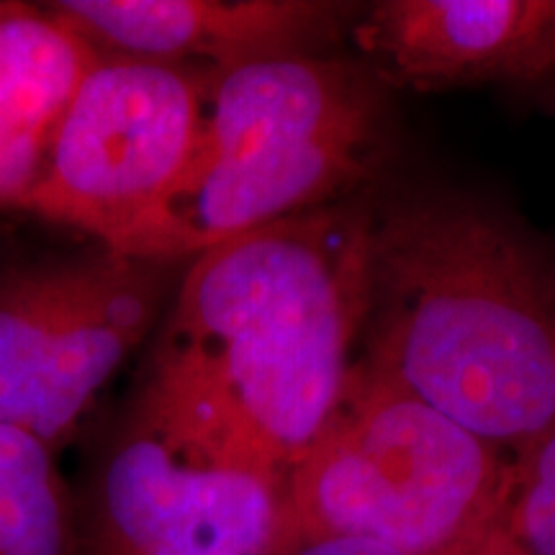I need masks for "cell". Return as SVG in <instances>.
Masks as SVG:
<instances>
[{
    "label": "cell",
    "mask_w": 555,
    "mask_h": 555,
    "mask_svg": "<svg viewBox=\"0 0 555 555\" xmlns=\"http://www.w3.org/2000/svg\"><path fill=\"white\" fill-rule=\"evenodd\" d=\"M512 457L356 365L286 481L288 538H345L399 555H519Z\"/></svg>",
    "instance_id": "4"
},
{
    "label": "cell",
    "mask_w": 555,
    "mask_h": 555,
    "mask_svg": "<svg viewBox=\"0 0 555 555\" xmlns=\"http://www.w3.org/2000/svg\"><path fill=\"white\" fill-rule=\"evenodd\" d=\"M50 9L101 57L193 69L330 52L358 13L322 0H57Z\"/></svg>",
    "instance_id": "9"
},
{
    "label": "cell",
    "mask_w": 555,
    "mask_h": 555,
    "mask_svg": "<svg viewBox=\"0 0 555 555\" xmlns=\"http://www.w3.org/2000/svg\"><path fill=\"white\" fill-rule=\"evenodd\" d=\"M208 73L99 57L69 103L24 211L119 253L185 168Z\"/></svg>",
    "instance_id": "7"
},
{
    "label": "cell",
    "mask_w": 555,
    "mask_h": 555,
    "mask_svg": "<svg viewBox=\"0 0 555 555\" xmlns=\"http://www.w3.org/2000/svg\"><path fill=\"white\" fill-rule=\"evenodd\" d=\"M543 93H545V99L551 101V106L555 108V78L545 82V90H543Z\"/></svg>",
    "instance_id": "14"
},
{
    "label": "cell",
    "mask_w": 555,
    "mask_h": 555,
    "mask_svg": "<svg viewBox=\"0 0 555 555\" xmlns=\"http://www.w3.org/2000/svg\"><path fill=\"white\" fill-rule=\"evenodd\" d=\"M99 57L50 5L0 0V214L24 211Z\"/></svg>",
    "instance_id": "10"
},
{
    "label": "cell",
    "mask_w": 555,
    "mask_h": 555,
    "mask_svg": "<svg viewBox=\"0 0 555 555\" xmlns=\"http://www.w3.org/2000/svg\"><path fill=\"white\" fill-rule=\"evenodd\" d=\"M358 365L517 457L555 427V309L509 221L457 196L373 214Z\"/></svg>",
    "instance_id": "2"
},
{
    "label": "cell",
    "mask_w": 555,
    "mask_h": 555,
    "mask_svg": "<svg viewBox=\"0 0 555 555\" xmlns=\"http://www.w3.org/2000/svg\"><path fill=\"white\" fill-rule=\"evenodd\" d=\"M0 555H82L57 450L11 425H0Z\"/></svg>",
    "instance_id": "11"
},
{
    "label": "cell",
    "mask_w": 555,
    "mask_h": 555,
    "mask_svg": "<svg viewBox=\"0 0 555 555\" xmlns=\"http://www.w3.org/2000/svg\"><path fill=\"white\" fill-rule=\"evenodd\" d=\"M273 555H399L386 547L345 538H288Z\"/></svg>",
    "instance_id": "13"
},
{
    "label": "cell",
    "mask_w": 555,
    "mask_h": 555,
    "mask_svg": "<svg viewBox=\"0 0 555 555\" xmlns=\"http://www.w3.org/2000/svg\"><path fill=\"white\" fill-rule=\"evenodd\" d=\"M163 268L99 247L0 275V425L60 453L155 324Z\"/></svg>",
    "instance_id": "6"
},
{
    "label": "cell",
    "mask_w": 555,
    "mask_h": 555,
    "mask_svg": "<svg viewBox=\"0 0 555 555\" xmlns=\"http://www.w3.org/2000/svg\"><path fill=\"white\" fill-rule=\"evenodd\" d=\"M371 221L327 204L196 255L144 386L242 461L288 476L356 373Z\"/></svg>",
    "instance_id": "1"
},
{
    "label": "cell",
    "mask_w": 555,
    "mask_h": 555,
    "mask_svg": "<svg viewBox=\"0 0 555 555\" xmlns=\"http://www.w3.org/2000/svg\"><path fill=\"white\" fill-rule=\"evenodd\" d=\"M380 82L335 52L211 69L191 155L119 255L193 260L221 242L335 204L371 168Z\"/></svg>",
    "instance_id": "3"
},
{
    "label": "cell",
    "mask_w": 555,
    "mask_h": 555,
    "mask_svg": "<svg viewBox=\"0 0 555 555\" xmlns=\"http://www.w3.org/2000/svg\"><path fill=\"white\" fill-rule=\"evenodd\" d=\"M509 532L519 555H555V427L512 457Z\"/></svg>",
    "instance_id": "12"
},
{
    "label": "cell",
    "mask_w": 555,
    "mask_h": 555,
    "mask_svg": "<svg viewBox=\"0 0 555 555\" xmlns=\"http://www.w3.org/2000/svg\"><path fill=\"white\" fill-rule=\"evenodd\" d=\"M286 481L144 386L78 506L82 555H273L288 540Z\"/></svg>",
    "instance_id": "5"
},
{
    "label": "cell",
    "mask_w": 555,
    "mask_h": 555,
    "mask_svg": "<svg viewBox=\"0 0 555 555\" xmlns=\"http://www.w3.org/2000/svg\"><path fill=\"white\" fill-rule=\"evenodd\" d=\"M350 37L384 86L555 78V0H380L358 9Z\"/></svg>",
    "instance_id": "8"
}]
</instances>
